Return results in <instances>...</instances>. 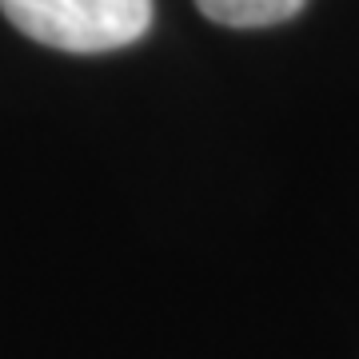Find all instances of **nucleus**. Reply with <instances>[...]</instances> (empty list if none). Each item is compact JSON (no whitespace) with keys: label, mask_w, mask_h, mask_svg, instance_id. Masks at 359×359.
Here are the masks:
<instances>
[{"label":"nucleus","mask_w":359,"mask_h":359,"mask_svg":"<svg viewBox=\"0 0 359 359\" xmlns=\"http://www.w3.org/2000/svg\"><path fill=\"white\" fill-rule=\"evenodd\" d=\"M308 0H196V8L228 28H268L292 20Z\"/></svg>","instance_id":"nucleus-2"},{"label":"nucleus","mask_w":359,"mask_h":359,"mask_svg":"<svg viewBox=\"0 0 359 359\" xmlns=\"http://www.w3.org/2000/svg\"><path fill=\"white\" fill-rule=\"evenodd\" d=\"M28 40L60 52H116L148 32L152 0H0Z\"/></svg>","instance_id":"nucleus-1"}]
</instances>
